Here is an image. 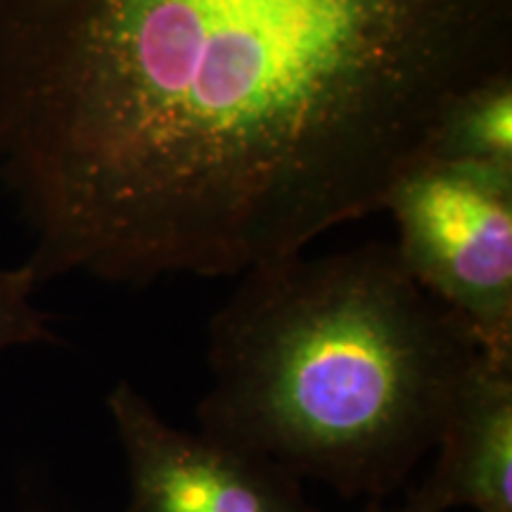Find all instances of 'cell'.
<instances>
[{
	"instance_id": "obj_1",
	"label": "cell",
	"mask_w": 512,
	"mask_h": 512,
	"mask_svg": "<svg viewBox=\"0 0 512 512\" xmlns=\"http://www.w3.org/2000/svg\"><path fill=\"white\" fill-rule=\"evenodd\" d=\"M503 69L512 0H0L24 264L140 287L304 254Z\"/></svg>"
},
{
	"instance_id": "obj_2",
	"label": "cell",
	"mask_w": 512,
	"mask_h": 512,
	"mask_svg": "<svg viewBox=\"0 0 512 512\" xmlns=\"http://www.w3.org/2000/svg\"><path fill=\"white\" fill-rule=\"evenodd\" d=\"M211 318L200 430L342 496L392 494L479 356L394 245L256 266Z\"/></svg>"
},
{
	"instance_id": "obj_3",
	"label": "cell",
	"mask_w": 512,
	"mask_h": 512,
	"mask_svg": "<svg viewBox=\"0 0 512 512\" xmlns=\"http://www.w3.org/2000/svg\"><path fill=\"white\" fill-rule=\"evenodd\" d=\"M382 211L415 283L463 320L482 351L512 356V171L420 157Z\"/></svg>"
},
{
	"instance_id": "obj_4",
	"label": "cell",
	"mask_w": 512,
	"mask_h": 512,
	"mask_svg": "<svg viewBox=\"0 0 512 512\" xmlns=\"http://www.w3.org/2000/svg\"><path fill=\"white\" fill-rule=\"evenodd\" d=\"M128 472L124 512H316L302 479L247 448L169 425L128 380L107 396Z\"/></svg>"
},
{
	"instance_id": "obj_5",
	"label": "cell",
	"mask_w": 512,
	"mask_h": 512,
	"mask_svg": "<svg viewBox=\"0 0 512 512\" xmlns=\"http://www.w3.org/2000/svg\"><path fill=\"white\" fill-rule=\"evenodd\" d=\"M432 475L415 491L439 512H512V356L479 351L441 425Z\"/></svg>"
},
{
	"instance_id": "obj_6",
	"label": "cell",
	"mask_w": 512,
	"mask_h": 512,
	"mask_svg": "<svg viewBox=\"0 0 512 512\" xmlns=\"http://www.w3.org/2000/svg\"><path fill=\"white\" fill-rule=\"evenodd\" d=\"M422 157L512 171V69L486 76L448 102Z\"/></svg>"
},
{
	"instance_id": "obj_7",
	"label": "cell",
	"mask_w": 512,
	"mask_h": 512,
	"mask_svg": "<svg viewBox=\"0 0 512 512\" xmlns=\"http://www.w3.org/2000/svg\"><path fill=\"white\" fill-rule=\"evenodd\" d=\"M38 287L41 283L24 261L0 266V358L10 349L60 342L53 316L34 302Z\"/></svg>"
},
{
	"instance_id": "obj_8",
	"label": "cell",
	"mask_w": 512,
	"mask_h": 512,
	"mask_svg": "<svg viewBox=\"0 0 512 512\" xmlns=\"http://www.w3.org/2000/svg\"><path fill=\"white\" fill-rule=\"evenodd\" d=\"M363 512H439V510L432 508L427 501H422L418 494H413L403 505H384L382 498H377V501H370Z\"/></svg>"
}]
</instances>
